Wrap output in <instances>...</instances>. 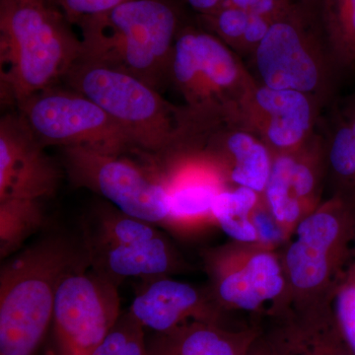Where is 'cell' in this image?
<instances>
[{
	"instance_id": "cell-1",
	"label": "cell",
	"mask_w": 355,
	"mask_h": 355,
	"mask_svg": "<svg viewBox=\"0 0 355 355\" xmlns=\"http://www.w3.org/2000/svg\"><path fill=\"white\" fill-rule=\"evenodd\" d=\"M91 268L84 242L51 234L7 261L0 272V355H34L53 322L60 284Z\"/></svg>"
},
{
	"instance_id": "cell-2",
	"label": "cell",
	"mask_w": 355,
	"mask_h": 355,
	"mask_svg": "<svg viewBox=\"0 0 355 355\" xmlns=\"http://www.w3.org/2000/svg\"><path fill=\"white\" fill-rule=\"evenodd\" d=\"M65 77L72 90L95 102L127 132L135 148L158 162L190 151L200 133L187 107L166 101L157 88L128 72L79 60Z\"/></svg>"
},
{
	"instance_id": "cell-3",
	"label": "cell",
	"mask_w": 355,
	"mask_h": 355,
	"mask_svg": "<svg viewBox=\"0 0 355 355\" xmlns=\"http://www.w3.org/2000/svg\"><path fill=\"white\" fill-rule=\"evenodd\" d=\"M50 0H0L1 85L20 105L51 88L83 55L80 39Z\"/></svg>"
},
{
	"instance_id": "cell-4",
	"label": "cell",
	"mask_w": 355,
	"mask_h": 355,
	"mask_svg": "<svg viewBox=\"0 0 355 355\" xmlns=\"http://www.w3.org/2000/svg\"><path fill=\"white\" fill-rule=\"evenodd\" d=\"M80 60L128 72L157 88L169 80L182 16L172 0H128L79 23Z\"/></svg>"
},
{
	"instance_id": "cell-5",
	"label": "cell",
	"mask_w": 355,
	"mask_h": 355,
	"mask_svg": "<svg viewBox=\"0 0 355 355\" xmlns=\"http://www.w3.org/2000/svg\"><path fill=\"white\" fill-rule=\"evenodd\" d=\"M291 310L330 307L355 265V198L333 193L280 249Z\"/></svg>"
},
{
	"instance_id": "cell-6",
	"label": "cell",
	"mask_w": 355,
	"mask_h": 355,
	"mask_svg": "<svg viewBox=\"0 0 355 355\" xmlns=\"http://www.w3.org/2000/svg\"><path fill=\"white\" fill-rule=\"evenodd\" d=\"M252 60L259 83L313 96L326 105L335 91L336 69L321 18V0H298L270 26Z\"/></svg>"
},
{
	"instance_id": "cell-7",
	"label": "cell",
	"mask_w": 355,
	"mask_h": 355,
	"mask_svg": "<svg viewBox=\"0 0 355 355\" xmlns=\"http://www.w3.org/2000/svg\"><path fill=\"white\" fill-rule=\"evenodd\" d=\"M170 80L205 130L227 121L256 77L238 55L205 30L183 26L176 43Z\"/></svg>"
},
{
	"instance_id": "cell-8",
	"label": "cell",
	"mask_w": 355,
	"mask_h": 355,
	"mask_svg": "<svg viewBox=\"0 0 355 355\" xmlns=\"http://www.w3.org/2000/svg\"><path fill=\"white\" fill-rule=\"evenodd\" d=\"M207 287L226 314L272 319L291 309L280 250L229 240L202 252Z\"/></svg>"
},
{
	"instance_id": "cell-9",
	"label": "cell",
	"mask_w": 355,
	"mask_h": 355,
	"mask_svg": "<svg viewBox=\"0 0 355 355\" xmlns=\"http://www.w3.org/2000/svg\"><path fill=\"white\" fill-rule=\"evenodd\" d=\"M91 268L120 284L128 277H171L190 270L186 260L155 225L103 203L83 223Z\"/></svg>"
},
{
	"instance_id": "cell-10",
	"label": "cell",
	"mask_w": 355,
	"mask_h": 355,
	"mask_svg": "<svg viewBox=\"0 0 355 355\" xmlns=\"http://www.w3.org/2000/svg\"><path fill=\"white\" fill-rule=\"evenodd\" d=\"M62 163L70 182L77 188L101 196L127 216L167 226L169 188L157 163L142 167L123 155L84 147L62 148Z\"/></svg>"
},
{
	"instance_id": "cell-11",
	"label": "cell",
	"mask_w": 355,
	"mask_h": 355,
	"mask_svg": "<svg viewBox=\"0 0 355 355\" xmlns=\"http://www.w3.org/2000/svg\"><path fill=\"white\" fill-rule=\"evenodd\" d=\"M19 108L44 146L84 147L116 156L137 149L101 107L76 91L50 88L21 103Z\"/></svg>"
},
{
	"instance_id": "cell-12",
	"label": "cell",
	"mask_w": 355,
	"mask_h": 355,
	"mask_svg": "<svg viewBox=\"0 0 355 355\" xmlns=\"http://www.w3.org/2000/svg\"><path fill=\"white\" fill-rule=\"evenodd\" d=\"M118 286L116 280L92 268L64 279L53 308L58 355L94 352L123 313Z\"/></svg>"
},
{
	"instance_id": "cell-13",
	"label": "cell",
	"mask_w": 355,
	"mask_h": 355,
	"mask_svg": "<svg viewBox=\"0 0 355 355\" xmlns=\"http://www.w3.org/2000/svg\"><path fill=\"white\" fill-rule=\"evenodd\" d=\"M324 106L313 96L270 88L257 80L228 121L254 133L275 155L291 153L306 144L318 130Z\"/></svg>"
},
{
	"instance_id": "cell-14",
	"label": "cell",
	"mask_w": 355,
	"mask_h": 355,
	"mask_svg": "<svg viewBox=\"0 0 355 355\" xmlns=\"http://www.w3.org/2000/svg\"><path fill=\"white\" fill-rule=\"evenodd\" d=\"M326 184L324 137L319 130L295 150L273 155L263 198L287 241L324 202Z\"/></svg>"
},
{
	"instance_id": "cell-15",
	"label": "cell",
	"mask_w": 355,
	"mask_h": 355,
	"mask_svg": "<svg viewBox=\"0 0 355 355\" xmlns=\"http://www.w3.org/2000/svg\"><path fill=\"white\" fill-rule=\"evenodd\" d=\"M23 116L8 114L0 121V202L53 197L60 171Z\"/></svg>"
},
{
	"instance_id": "cell-16",
	"label": "cell",
	"mask_w": 355,
	"mask_h": 355,
	"mask_svg": "<svg viewBox=\"0 0 355 355\" xmlns=\"http://www.w3.org/2000/svg\"><path fill=\"white\" fill-rule=\"evenodd\" d=\"M160 166L169 188L166 227L184 236L216 227L212 207L217 196L229 187L218 172L193 153L173 156Z\"/></svg>"
},
{
	"instance_id": "cell-17",
	"label": "cell",
	"mask_w": 355,
	"mask_h": 355,
	"mask_svg": "<svg viewBox=\"0 0 355 355\" xmlns=\"http://www.w3.org/2000/svg\"><path fill=\"white\" fill-rule=\"evenodd\" d=\"M229 187H244L263 196L270 170L272 151L254 133L232 121H219L200 133L193 146Z\"/></svg>"
},
{
	"instance_id": "cell-18",
	"label": "cell",
	"mask_w": 355,
	"mask_h": 355,
	"mask_svg": "<svg viewBox=\"0 0 355 355\" xmlns=\"http://www.w3.org/2000/svg\"><path fill=\"white\" fill-rule=\"evenodd\" d=\"M128 311L154 333H164L191 321L223 324L228 315L207 286L198 287L171 277L142 279Z\"/></svg>"
},
{
	"instance_id": "cell-19",
	"label": "cell",
	"mask_w": 355,
	"mask_h": 355,
	"mask_svg": "<svg viewBox=\"0 0 355 355\" xmlns=\"http://www.w3.org/2000/svg\"><path fill=\"white\" fill-rule=\"evenodd\" d=\"M260 323L230 328L210 322L191 321L147 342L148 355H244L260 334Z\"/></svg>"
},
{
	"instance_id": "cell-20",
	"label": "cell",
	"mask_w": 355,
	"mask_h": 355,
	"mask_svg": "<svg viewBox=\"0 0 355 355\" xmlns=\"http://www.w3.org/2000/svg\"><path fill=\"white\" fill-rule=\"evenodd\" d=\"M270 320L279 329L289 355H355L338 330L331 306L291 309Z\"/></svg>"
},
{
	"instance_id": "cell-21",
	"label": "cell",
	"mask_w": 355,
	"mask_h": 355,
	"mask_svg": "<svg viewBox=\"0 0 355 355\" xmlns=\"http://www.w3.org/2000/svg\"><path fill=\"white\" fill-rule=\"evenodd\" d=\"M205 31L216 36L236 55L253 57L268 34L272 21L241 9L219 7L198 15Z\"/></svg>"
},
{
	"instance_id": "cell-22",
	"label": "cell",
	"mask_w": 355,
	"mask_h": 355,
	"mask_svg": "<svg viewBox=\"0 0 355 355\" xmlns=\"http://www.w3.org/2000/svg\"><path fill=\"white\" fill-rule=\"evenodd\" d=\"M324 137L327 184L331 195L355 198V137L340 109L331 114Z\"/></svg>"
},
{
	"instance_id": "cell-23",
	"label": "cell",
	"mask_w": 355,
	"mask_h": 355,
	"mask_svg": "<svg viewBox=\"0 0 355 355\" xmlns=\"http://www.w3.org/2000/svg\"><path fill=\"white\" fill-rule=\"evenodd\" d=\"M263 196L251 189L227 187L217 196L212 207L216 227L233 241L258 242L252 218Z\"/></svg>"
},
{
	"instance_id": "cell-24",
	"label": "cell",
	"mask_w": 355,
	"mask_h": 355,
	"mask_svg": "<svg viewBox=\"0 0 355 355\" xmlns=\"http://www.w3.org/2000/svg\"><path fill=\"white\" fill-rule=\"evenodd\" d=\"M321 18L327 46L336 69H354L355 0H321Z\"/></svg>"
},
{
	"instance_id": "cell-25",
	"label": "cell",
	"mask_w": 355,
	"mask_h": 355,
	"mask_svg": "<svg viewBox=\"0 0 355 355\" xmlns=\"http://www.w3.org/2000/svg\"><path fill=\"white\" fill-rule=\"evenodd\" d=\"M44 223L42 202L7 200L0 202V254L7 258L19 249Z\"/></svg>"
},
{
	"instance_id": "cell-26",
	"label": "cell",
	"mask_w": 355,
	"mask_h": 355,
	"mask_svg": "<svg viewBox=\"0 0 355 355\" xmlns=\"http://www.w3.org/2000/svg\"><path fill=\"white\" fill-rule=\"evenodd\" d=\"M146 330L130 311L121 313L108 335L91 355H148Z\"/></svg>"
},
{
	"instance_id": "cell-27",
	"label": "cell",
	"mask_w": 355,
	"mask_h": 355,
	"mask_svg": "<svg viewBox=\"0 0 355 355\" xmlns=\"http://www.w3.org/2000/svg\"><path fill=\"white\" fill-rule=\"evenodd\" d=\"M331 309L338 330L355 354V265L338 287Z\"/></svg>"
},
{
	"instance_id": "cell-28",
	"label": "cell",
	"mask_w": 355,
	"mask_h": 355,
	"mask_svg": "<svg viewBox=\"0 0 355 355\" xmlns=\"http://www.w3.org/2000/svg\"><path fill=\"white\" fill-rule=\"evenodd\" d=\"M58 7L72 25L83 20L108 12L128 0H50Z\"/></svg>"
},
{
	"instance_id": "cell-29",
	"label": "cell",
	"mask_w": 355,
	"mask_h": 355,
	"mask_svg": "<svg viewBox=\"0 0 355 355\" xmlns=\"http://www.w3.org/2000/svg\"><path fill=\"white\" fill-rule=\"evenodd\" d=\"M252 221L256 229L258 244L272 250H280L286 244V236L266 207L263 198L254 209Z\"/></svg>"
},
{
	"instance_id": "cell-30",
	"label": "cell",
	"mask_w": 355,
	"mask_h": 355,
	"mask_svg": "<svg viewBox=\"0 0 355 355\" xmlns=\"http://www.w3.org/2000/svg\"><path fill=\"white\" fill-rule=\"evenodd\" d=\"M297 1L298 0H225L219 7L241 9L248 13L261 16L275 22L288 12Z\"/></svg>"
},
{
	"instance_id": "cell-31",
	"label": "cell",
	"mask_w": 355,
	"mask_h": 355,
	"mask_svg": "<svg viewBox=\"0 0 355 355\" xmlns=\"http://www.w3.org/2000/svg\"><path fill=\"white\" fill-rule=\"evenodd\" d=\"M268 327H263L265 338V355H289L279 329L270 320H266Z\"/></svg>"
},
{
	"instance_id": "cell-32",
	"label": "cell",
	"mask_w": 355,
	"mask_h": 355,
	"mask_svg": "<svg viewBox=\"0 0 355 355\" xmlns=\"http://www.w3.org/2000/svg\"><path fill=\"white\" fill-rule=\"evenodd\" d=\"M198 15L216 10L225 0H183Z\"/></svg>"
},
{
	"instance_id": "cell-33",
	"label": "cell",
	"mask_w": 355,
	"mask_h": 355,
	"mask_svg": "<svg viewBox=\"0 0 355 355\" xmlns=\"http://www.w3.org/2000/svg\"><path fill=\"white\" fill-rule=\"evenodd\" d=\"M340 111H342L345 120L349 123L355 137V93L347 98L343 108H340Z\"/></svg>"
},
{
	"instance_id": "cell-34",
	"label": "cell",
	"mask_w": 355,
	"mask_h": 355,
	"mask_svg": "<svg viewBox=\"0 0 355 355\" xmlns=\"http://www.w3.org/2000/svg\"><path fill=\"white\" fill-rule=\"evenodd\" d=\"M244 355H265V338H263V328Z\"/></svg>"
},
{
	"instance_id": "cell-35",
	"label": "cell",
	"mask_w": 355,
	"mask_h": 355,
	"mask_svg": "<svg viewBox=\"0 0 355 355\" xmlns=\"http://www.w3.org/2000/svg\"><path fill=\"white\" fill-rule=\"evenodd\" d=\"M44 355H58L55 350H48Z\"/></svg>"
}]
</instances>
